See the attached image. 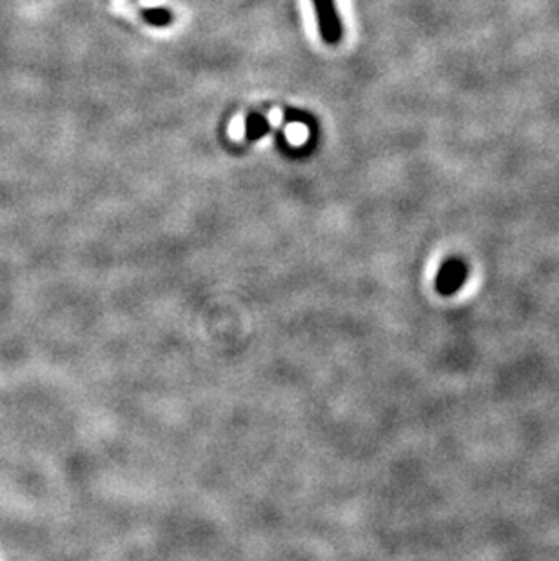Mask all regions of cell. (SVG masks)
<instances>
[{
	"label": "cell",
	"instance_id": "obj_1",
	"mask_svg": "<svg viewBox=\"0 0 559 561\" xmlns=\"http://www.w3.org/2000/svg\"><path fill=\"white\" fill-rule=\"evenodd\" d=\"M469 278V266L461 258H449L440 267L434 285L442 296L456 295Z\"/></svg>",
	"mask_w": 559,
	"mask_h": 561
},
{
	"label": "cell",
	"instance_id": "obj_2",
	"mask_svg": "<svg viewBox=\"0 0 559 561\" xmlns=\"http://www.w3.org/2000/svg\"><path fill=\"white\" fill-rule=\"evenodd\" d=\"M316 19L320 24V33L327 44H338L343 35L341 21L334 0H312Z\"/></svg>",
	"mask_w": 559,
	"mask_h": 561
}]
</instances>
